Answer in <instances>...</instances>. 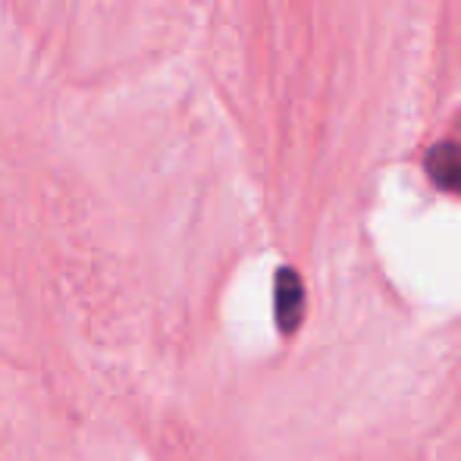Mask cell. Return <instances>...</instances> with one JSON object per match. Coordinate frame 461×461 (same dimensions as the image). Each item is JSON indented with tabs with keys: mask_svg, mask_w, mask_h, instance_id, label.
Here are the masks:
<instances>
[{
	"mask_svg": "<svg viewBox=\"0 0 461 461\" xmlns=\"http://www.w3.org/2000/svg\"><path fill=\"white\" fill-rule=\"evenodd\" d=\"M427 176L446 194H461V145L456 141H439L427 151Z\"/></svg>",
	"mask_w": 461,
	"mask_h": 461,
	"instance_id": "6da1fadb",
	"label": "cell"
},
{
	"mask_svg": "<svg viewBox=\"0 0 461 461\" xmlns=\"http://www.w3.org/2000/svg\"><path fill=\"white\" fill-rule=\"evenodd\" d=\"M302 311H304L302 276H298L295 270L283 267L276 274V323H279V330L292 333V330L302 323Z\"/></svg>",
	"mask_w": 461,
	"mask_h": 461,
	"instance_id": "7a4b0ae2",
	"label": "cell"
}]
</instances>
